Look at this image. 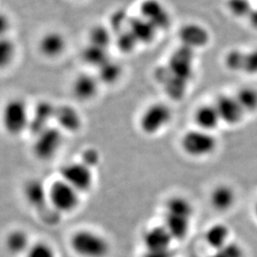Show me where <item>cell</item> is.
<instances>
[{"mask_svg": "<svg viewBox=\"0 0 257 257\" xmlns=\"http://www.w3.org/2000/svg\"><path fill=\"white\" fill-rule=\"evenodd\" d=\"M31 112L28 102L19 96L12 97L3 106L1 122L4 130L12 137H19L29 131Z\"/></svg>", "mask_w": 257, "mask_h": 257, "instance_id": "6da1fadb", "label": "cell"}, {"mask_svg": "<svg viewBox=\"0 0 257 257\" xmlns=\"http://www.w3.org/2000/svg\"><path fill=\"white\" fill-rule=\"evenodd\" d=\"M70 246L74 253L80 257H108L110 252L108 239L91 230L74 232L70 240Z\"/></svg>", "mask_w": 257, "mask_h": 257, "instance_id": "7a4b0ae2", "label": "cell"}, {"mask_svg": "<svg viewBox=\"0 0 257 257\" xmlns=\"http://www.w3.org/2000/svg\"><path fill=\"white\" fill-rule=\"evenodd\" d=\"M218 146L217 138L212 133L200 128L187 131L180 139L184 154L193 158H205L212 155Z\"/></svg>", "mask_w": 257, "mask_h": 257, "instance_id": "3957f363", "label": "cell"}, {"mask_svg": "<svg viewBox=\"0 0 257 257\" xmlns=\"http://www.w3.org/2000/svg\"><path fill=\"white\" fill-rule=\"evenodd\" d=\"M173 116V110L170 106L162 102H155L141 112L138 126L144 135L153 137L167 128L172 122Z\"/></svg>", "mask_w": 257, "mask_h": 257, "instance_id": "277c9868", "label": "cell"}, {"mask_svg": "<svg viewBox=\"0 0 257 257\" xmlns=\"http://www.w3.org/2000/svg\"><path fill=\"white\" fill-rule=\"evenodd\" d=\"M63 140L64 133L55 126H51L36 136L33 153L41 161L51 160L63 146Z\"/></svg>", "mask_w": 257, "mask_h": 257, "instance_id": "5b68a950", "label": "cell"}, {"mask_svg": "<svg viewBox=\"0 0 257 257\" xmlns=\"http://www.w3.org/2000/svg\"><path fill=\"white\" fill-rule=\"evenodd\" d=\"M80 194L62 179L56 180L49 188V201L57 211L70 213L80 204Z\"/></svg>", "mask_w": 257, "mask_h": 257, "instance_id": "8992f818", "label": "cell"}, {"mask_svg": "<svg viewBox=\"0 0 257 257\" xmlns=\"http://www.w3.org/2000/svg\"><path fill=\"white\" fill-rule=\"evenodd\" d=\"M194 51L181 46L171 55L168 66L163 67L166 74L180 81L188 83L193 77Z\"/></svg>", "mask_w": 257, "mask_h": 257, "instance_id": "52a82bcc", "label": "cell"}, {"mask_svg": "<svg viewBox=\"0 0 257 257\" xmlns=\"http://www.w3.org/2000/svg\"><path fill=\"white\" fill-rule=\"evenodd\" d=\"M61 179L71 185L79 193L89 192L93 185L92 168L84 162H72L63 166L60 170Z\"/></svg>", "mask_w": 257, "mask_h": 257, "instance_id": "ba28073f", "label": "cell"}, {"mask_svg": "<svg viewBox=\"0 0 257 257\" xmlns=\"http://www.w3.org/2000/svg\"><path fill=\"white\" fill-rule=\"evenodd\" d=\"M138 11V16L147 20L158 32L164 31L172 24L170 11L161 0H142Z\"/></svg>", "mask_w": 257, "mask_h": 257, "instance_id": "9c48e42d", "label": "cell"}, {"mask_svg": "<svg viewBox=\"0 0 257 257\" xmlns=\"http://www.w3.org/2000/svg\"><path fill=\"white\" fill-rule=\"evenodd\" d=\"M101 82L96 74L83 72L74 77L71 92L78 102L92 101L100 92Z\"/></svg>", "mask_w": 257, "mask_h": 257, "instance_id": "30bf717a", "label": "cell"}, {"mask_svg": "<svg viewBox=\"0 0 257 257\" xmlns=\"http://www.w3.org/2000/svg\"><path fill=\"white\" fill-rule=\"evenodd\" d=\"M68 48V41L60 31L51 30L43 34L38 42L37 50L39 55L48 60H55L64 55Z\"/></svg>", "mask_w": 257, "mask_h": 257, "instance_id": "8fae6325", "label": "cell"}, {"mask_svg": "<svg viewBox=\"0 0 257 257\" xmlns=\"http://www.w3.org/2000/svg\"><path fill=\"white\" fill-rule=\"evenodd\" d=\"M178 37L181 41V46L186 47L195 52L197 49L207 46L211 40L208 29L199 23H186L180 28Z\"/></svg>", "mask_w": 257, "mask_h": 257, "instance_id": "7c38bea8", "label": "cell"}, {"mask_svg": "<svg viewBox=\"0 0 257 257\" xmlns=\"http://www.w3.org/2000/svg\"><path fill=\"white\" fill-rule=\"evenodd\" d=\"M213 104L219 113L223 124L229 126L238 125L246 115L234 95L221 94L217 96Z\"/></svg>", "mask_w": 257, "mask_h": 257, "instance_id": "4fadbf2b", "label": "cell"}, {"mask_svg": "<svg viewBox=\"0 0 257 257\" xmlns=\"http://www.w3.org/2000/svg\"><path fill=\"white\" fill-rule=\"evenodd\" d=\"M56 105L50 100H39L32 109L29 131L36 137L44 130L51 127L55 121Z\"/></svg>", "mask_w": 257, "mask_h": 257, "instance_id": "5bb4252c", "label": "cell"}, {"mask_svg": "<svg viewBox=\"0 0 257 257\" xmlns=\"http://www.w3.org/2000/svg\"><path fill=\"white\" fill-rule=\"evenodd\" d=\"M55 127L63 133H77L83 125L82 115L80 111L69 104L56 105L55 109Z\"/></svg>", "mask_w": 257, "mask_h": 257, "instance_id": "9a60e30c", "label": "cell"}, {"mask_svg": "<svg viewBox=\"0 0 257 257\" xmlns=\"http://www.w3.org/2000/svg\"><path fill=\"white\" fill-rule=\"evenodd\" d=\"M175 241L164 225L154 226L148 229L142 236L145 250L148 251H166L171 250V245Z\"/></svg>", "mask_w": 257, "mask_h": 257, "instance_id": "2e32d148", "label": "cell"}, {"mask_svg": "<svg viewBox=\"0 0 257 257\" xmlns=\"http://www.w3.org/2000/svg\"><path fill=\"white\" fill-rule=\"evenodd\" d=\"M236 202L235 191L227 184L215 186L210 194V204L213 210L226 212L232 209Z\"/></svg>", "mask_w": 257, "mask_h": 257, "instance_id": "e0dca14e", "label": "cell"}, {"mask_svg": "<svg viewBox=\"0 0 257 257\" xmlns=\"http://www.w3.org/2000/svg\"><path fill=\"white\" fill-rule=\"evenodd\" d=\"M193 121L196 128L212 133L219 127L221 119L214 104H203L193 112Z\"/></svg>", "mask_w": 257, "mask_h": 257, "instance_id": "ac0fdd59", "label": "cell"}, {"mask_svg": "<svg viewBox=\"0 0 257 257\" xmlns=\"http://www.w3.org/2000/svg\"><path fill=\"white\" fill-rule=\"evenodd\" d=\"M192 216L165 212L164 215V227L170 232L174 240H184L188 236L191 229Z\"/></svg>", "mask_w": 257, "mask_h": 257, "instance_id": "d6986e66", "label": "cell"}, {"mask_svg": "<svg viewBox=\"0 0 257 257\" xmlns=\"http://www.w3.org/2000/svg\"><path fill=\"white\" fill-rule=\"evenodd\" d=\"M128 29L139 44L152 43L158 33L156 28L140 16L130 18Z\"/></svg>", "mask_w": 257, "mask_h": 257, "instance_id": "ffe728a7", "label": "cell"}, {"mask_svg": "<svg viewBox=\"0 0 257 257\" xmlns=\"http://www.w3.org/2000/svg\"><path fill=\"white\" fill-rule=\"evenodd\" d=\"M230 228L223 223H214L204 233V241L214 251L219 250L230 243Z\"/></svg>", "mask_w": 257, "mask_h": 257, "instance_id": "44dd1931", "label": "cell"}, {"mask_svg": "<svg viewBox=\"0 0 257 257\" xmlns=\"http://www.w3.org/2000/svg\"><path fill=\"white\" fill-rule=\"evenodd\" d=\"M23 193L26 201L34 208H40L49 200V188L37 178L25 184Z\"/></svg>", "mask_w": 257, "mask_h": 257, "instance_id": "7402d4cb", "label": "cell"}, {"mask_svg": "<svg viewBox=\"0 0 257 257\" xmlns=\"http://www.w3.org/2000/svg\"><path fill=\"white\" fill-rule=\"evenodd\" d=\"M31 246L29 234L25 230H12L5 238V248L12 255H25Z\"/></svg>", "mask_w": 257, "mask_h": 257, "instance_id": "603a6c76", "label": "cell"}, {"mask_svg": "<svg viewBox=\"0 0 257 257\" xmlns=\"http://www.w3.org/2000/svg\"><path fill=\"white\" fill-rule=\"evenodd\" d=\"M88 44L98 47L105 50H110V47L114 43V36L108 25L96 24L93 25L88 35Z\"/></svg>", "mask_w": 257, "mask_h": 257, "instance_id": "cb8c5ba5", "label": "cell"}, {"mask_svg": "<svg viewBox=\"0 0 257 257\" xmlns=\"http://www.w3.org/2000/svg\"><path fill=\"white\" fill-rule=\"evenodd\" d=\"M19 53L16 41L9 36L0 37V72L9 69L15 63Z\"/></svg>", "mask_w": 257, "mask_h": 257, "instance_id": "d4e9b609", "label": "cell"}, {"mask_svg": "<svg viewBox=\"0 0 257 257\" xmlns=\"http://www.w3.org/2000/svg\"><path fill=\"white\" fill-rule=\"evenodd\" d=\"M81 58L86 64L94 67L97 70L102 64L108 61L110 57L109 50L88 44L83 49Z\"/></svg>", "mask_w": 257, "mask_h": 257, "instance_id": "484cf974", "label": "cell"}, {"mask_svg": "<svg viewBox=\"0 0 257 257\" xmlns=\"http://www.w3.org/2000/svg\"><path fill=\"white\" fill-rule=\"evenodd\" d=\"M122 74V68L118 62L110 58L97 69V77L101 84H114Z\"/></svg>", "mask_w": 257, "mask_h": 257, "instance_id": "4316f807", "label": "cell"}, {"mask_svg": "<svg viewBox=\"0 0 257 257\" xmlns=\"http://www.w3.org/2000/svg\"><path fill=\"white\" fill-rule=\"evenodd\" d=\"M234 96L245 113H250L257 110L256 88L250 86L240 88Z\"/></svg>", "mask_w": 257, "mask_h": 257, "instance_id": "83f0119b", "label": "cell"}, {"mask_svg": "<svg viewBox=\"0 0 257 257\" xmlns=\"http://www.w3.org/2000/svg\"><path fill=\"white\" fill-rule=\"evenodd\" d=\"M226 7L230 15L237 19H248L254 9L251 0H227Z\"/></svg>", "mask_w": 257, "mask_h": 257, "instance_id": "f1b7e54d", "label": "cell"}, {"mask_svg": "<svg viewBox=\"0 0 257 257\" xmlns=\"http://www.w3.org/2000/svg\"><path fill=\"white\" fill-rule=\"evenodd\" d=\"M114 43L120 52L124 54L133 53L137 49L138 45H139L137 39L132 35L128 29L114 36Z\"/></svg>", "mask_w": 257, "mask_h": 257, "instance_id": "f546056e", "label": "cell"}, {"mask_svg": "<svg viewBox=\"0 0 257 257\" xmlns=\"http://www.w3.org/2000/svg\"><path fill=\"white\" fill-rule=\"evenodd\" d=\"M244 58H245V51L238 50V49H232L229 51V53L225 56L224 63L230 72L243 73Z\"/></svg>", "mask_w": 257, "mask_h": 257, "instance_id": "4dcf8cb0", "label": "cell"}, {"mask_svg": "<svg viewBox=\"0 0 257 257\" xmlns=\"http://www.w3.org/2000/svg\"><path fill=\"white\" fill-rule=\"evenodd\" d=\"M25 257H56L55 248L45 242H37L32 244Z\"/></svg>", "mask_w": 257, "mask_h": 257, "instance_id": "1f68e13d", "label": "cell"}, {"mask_svg": "<svg viewBox=\"0 0 257 257\" xmlns=\"http://www.w3.org/2000/svg\"><path fill=\"white\" fill-rule=\"evenodd\" d=\"M243 73L250 75L257 74V47L245 52Z\"/></svg>", "mask_w": 257, "mask_h": 257, "instance_id": "d6a6232c", "label": "cell"}, {"mask_svg": "<svg viewBox=\"0 0 257 257\" xmlns=\"http://www.w3.org/2000/svg\"><path fill=\"white\" fill-rule=\"evenodd\" d=\"M243 252L242 249L238 245L229 243L227 246L221 248L219 250H216L214 255L212 257H242Z\"/></svg>", "mask_w": 257, "mask_h": 257, "instance_id": "836d02e7", "label": "cell"}, {"mask_svg": "<svg viewBox=\"0 0 257 257\" xmlns=\"http://www.w3.org/2000/svg\"><path fill=\"white\" fill-rule=\"evenodd\" d=\"M99 156L94 150H87L83 156L82 162H84L86 165L89 166L92 168V165L96 164L98 162Z\"/></svg>", "mask_w": 257, "mask_h": 257, "instance_id": "e575fe53", "label": "cell"}, {"mask_svg": "<svg viewBox=\"0 0 257 257\" xmlns=\"http://www.w3.org/2000/svg\"><path fill=\"white\" fill-rule=\"evenodd\" d=\"M11 28V19L8 16L0 13V37L8 36Z\"/></svg>", "mask_w": 257, "mask_h": 257, "instance_id": "d590c367", "label": "cell"}, {"mask_svg": "<svg viewBox=\"0 0 257 257\" xmlns=\"http://www.w3.org/2000/svg\"><path fill=\"white\" fill-rule=\"evenodd\" d=\"M142 257H172L171 250L166 251H148L145 250V253Z\"/></svg>", "mask_w": 257, "mask_h": 257, "instance_id": "8d00e7d4", "label": "cell"}, {"mask_svg": "<svg viewBox=\"0 0 257 257\" xmlns=\"http://www.w3.org/2000/svg\"><path fill=\"white\" fill-rule=\"evenodd\" d=\"M248 20L250 26L257 31V6L254 7V9L252 10L248 16Z\"/></svg>", "mask_w": 257, "mask_h": 257, "instance_id": "74e56055", "label": "cell"}, {"mask_svg": "<svg viewBox=\"0 0 257 257\" xmlns=\"http://www.w3.org/2000/svg\"><path fill=\"white\" fill-rule=\"evenodd\" d=\"M253 213H254V216H255V218L257 219V200L255 204H254V208H253Z\"/></svg>", "mask_w": 257, "mask_h": 257, "instance_id": "f35d334b", "label": "cell"}, {"mask_svg": "<svg viewBox=\"0 0 257 257\" xmlns=\"http://www.w3.org/2000/svg\"><path fill=\"white\" fill-rule=\"evenodd\" d=\"M256 5H257V0H256Z\"/></svg>", "mask_w": 257, "mask_h": 257, "instance_id": "ab89813d", "label": "cell"}]
</instances>
